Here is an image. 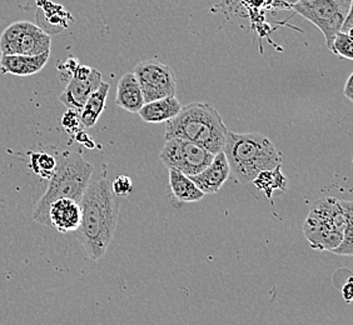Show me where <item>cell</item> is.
Instances as JSON below:
<instances>
[{"label": "cell", "instance_id": "d6986e66", "mask_svg": "<svg viewBox=\"0 0 353 325\" xmlns=\"http://www.w3.org/2000/svg\"><path fill=\"white\" fill-rule=\"evenodd\" d=\"M55 165H57V159L47 153H33L30 156V168L33 169L35 174L48 180L53 176Z\"/></svg>", "mask_w": 353, "mask_h": 325}, {"label": "cell", "instance_id": "4fadbf2b", "mask_svg": "<svg viewBox=\"0 0 353 325\" xmlns=\"http://www.w3.org/2000/svg\"><path fill=\"white\" fill-rule=\"evenodd\" d=\"M50 56V52L39 55H1L0 69L3 74L28 75L37 74L46 67Z\"/></svg>", "mask_w": 353, "mask_h": 325}, {"label": "cell", "instance_id": "3957f363", "mask_svg": "<svg viewBox=\"0 0 353 325\" xmlns=\"http://www.w3.org/2000/svg\"><path fill=\"white\" fill-rule=\"evenodd\" d=\"M228 128L216 109L207 103H190L165 122V140L179 138L218 154L223 150Z\"/></svg>", "mask_w": 353, "mask_h": 325}, {"label": "cell", "instance_id": "2e32d148", "mask_svg": "<svg viewBox=\"0 0 353 325\" xmlns=\"http://www.w3.org/2000/svg\"><path fill=\"white\" fill-rule=\"evenodd\" d=\"M109 89H110V85L108 83L103 81L101 87L90 94L88 101L85 102L82 110L79 112L81 124L84 128H93L98 122L99 116H102V113L105 109Z\"/></svg>", "mask_w": 353, "mask_h": 325}, {"label": "cell", "instance_id": "277c9868", "mask_svg": "<svg viewBox=\"0 0 353 325\" xmlns=\"http://www.w3.org/2000/svg\"><path fill=\"white\" fill-rule=\"evenodd\" d=\"M353 231V203L327 197L313 203L303 224V233L311 248L333 251L347 233Z\"/></svg>", "mask_w": 353, "mask_h": 325}, {"label": "cell", "instance_id": "6da1fadb", "mask_svg": "<svg viewBox=\"0 0 353 325\" xmlns=\"http://www.w3.org/2000/svg\"><path fill=\"white\" fill-rule=\"evenodd\" d=\"M82 219L74 231L77 239L92 260L104 257L116 233L119 198L112 190L108 179L90 182L79 202Z\"/></svg>", "mask_w": 353, "mask_h": 325}, {"label": "cell", "instance_id": "d4e9b609", "mask_svg": "<svg viewBox=\"0 0 353 325\" xmlns=\"http://www.w3.org/2000/svg\"><path fill=\"white\" fill-rule=\"evenodd\" d=\"M353 73L350 74V76L347 78L346 84H345V88H343V95L346 96L347 99L350 102H353Z\"/></svg>", "mask_w": 353, "mask_h": 325}, {"label": "cell", "instance_id": "7402d4cb", "mask_svg": "<svg viewBox=\"0 0 353 325\" xmlns=\"http://www.w3.org/2000/svg\"><path fill=\"white\" fill-rule=\"evenodd\" d=\"M79 124H81V116H79V112H77V110L69 109L68 112L61 118V125L67 132H74Z\"/></svg>", "mask_w": 353, "mask_h": 325}, {"label": "cell", "instance_id": "ac0fdd59", "mask_svg": "<svg viewBox=\"0 0 353 325\" xmlns=\"http://www.w3.org/2000/svg\"><path fill=\"white\" fill-rule=\"evenodd\" d=\"M281 169L282 165H277L273 169L263 170L252 182L257 190L265 193L268 199H271L276 190L285 193L287 189V178Z\"/></svg>", "mask_w": 353, "mask_h": 325}, {"label": "cell", "instance_id": "5b68a950", "mask_svg": "<svg viewBox=\"0 0 353 325\" xmlns=\"http://www.w3.org/2000/svg\"><path fill=\"white\" fill-rule=\"evenodd\" d=\"M93 165L78 153H65L57 160L54 173L49 179L47 191L37 203L33 219L37 223L49 227V207L58 199H72L81 202L90 183Z\"/></svg>", "mask_w": 353, "mask_h": 325}, {"label": "cell", "instance_id": "8992f818", "mask_svg": "<svg viewBox=\"0 0 353 325\" xmlns=\"http://www.w3.org/2000/svg\"><path fill=\"white\" fill-rule=\"evenodd\" d=\"M352 3L353 0H299L290 8L319 28L327 47L331 48L334 35L352 10Z\"/></svg>", "mask_w": 353, "mask_h": 325}, {"label": "cell", "instance_id": "9c48e42d", "mask_svg": "<svg viewBox=\"0 0 353 325\" xmlns=\"http://www.w3.org/2000/svg\"><path fill=\"white\" fill-rule=\"evenodd\" d=\"M142 90L144 103L176 95V81L173 69L157 61H141L133 70Z\"/></svg>", "mask_w": 353, "mask_h": 325}, {"label": "cell", "instance_id": "ba28073f", "mask_svg": "<svg viewBox=\"0 0 353 325\" xmlns=\"http://www.w3.org/2000/svg\"><path fill=\"white\" fill-rule=\"evenodd\" d=\"M214 154L194 143L170 138L164 143L161 160L168 169H176L184 176H196L212 162Z\"/></svg>", "mask_w": 353, "mask_h": 325}, {"label": "cell", "instance_id": "603a6c76", "mask_svg": "<svg viewBox=\"0 0 353 325\" xmlns=\"http://www.w3.org/2000/svg\"><path fill=\"white\" fill-rule=\"evenodd\" d=\"M353 279L350 277L346 282V284L342 286V297L345 299L347 304H350L353 299Z\"/></svg>", "mask_w": 353, "mask_h": 325}, {"label": "cell", "instance_id": "7a4b0ae2", "mask_svg": "<svg viewBox=\"0 0 353 325\" xmlns=\"http://www.w3.org/2000/svg\"><path fill=\"white\" fill-rule=\"evenodd\" d=\"M231 176L241 184H248L263 170L282 165V154L261 133H234L228 130L222 150Z\"/></svg>", "mask_w": 353, "mask_h": 325}, {"label": "cell", "instance_id": "52a82bcc", "mask_svg": "<svg viewBox=\"0 0 353 325\" xmlns=\"http://www.w3.org/2000/svg\"><path fill=\"white\" fill-rule=\"evenodd\" d=\"M50 47V35L29 21H15L0 35L1 55H39Z\"/></svg>", "mask_w": 353, "mask_h": 325}, {"label": "cell", "instance_id": "5bb4252c", "mask_svg": "<svg viewBox=\"0 0 353 325\" xmlns=\"http://www.w3.org/2000/svg\"><path fill=\"white\" fill-rule=\"evenodd\" d=\"M182 107V103L178 101L176 95H173L153 102L144 103L138 114L144 123L159 124L174 118L181 112Z\"/></svg>", "mask_w": 353, "mask_h": 325}, {"label": "cell", "instance_id": "30bf717a", "mask_svg": "<svg viewBox=\"0 0 353 325\" xmlns=\"http://www.w3.org/2000/svg\"><path fill=\"white\" fill-rule=\"evenodd\" d=\"M102 83V74L97 69H92L87 79H77L72 76L67 88L59 96V101L67 108L81 112L90 94L99 88Z\"/></svg>", "mask_w": 353, "mask_h": 325}, {"label": "cell", "instance_id": "8fae6325", "mask_svg": "<svg viewBox=\"0 0 353 325\" xmlns=\"http://www.w3.org/2000/svg\"><path fill=\"white\" fill-rule=\"evenodd\" d=\"M230 176V165L227 162L223 151H219L213 156L212 162L201 173L190 178V180L197 185L198 189L203 191L204 194H216L228 180Z\"/></svg>", "mask_w": 353, "mask_h": 325}, {"label": "cell", "instance_id": "7c38bea8", "mask_svg": "<svg viewBox=\"0 0 353 325\" xmlns=\"http://www.w3.org/2000/svg\"><path fill=\"white\" fill-rule=\"evenodd\" d=\"M49 225L54 229L67 234V233H74L82 219V210L78 202L72 199H58L49 207Z\"/></svg>", "mask_w": 353, "mask_h": 325}, {"label": "cell", "instance_id": "9a60e30c", "mask_svg": "<svg viewBox=\"0 0 353 325\" xmlns=\"http://www.w3.org/2000/svg\"><path fill=\"white\" fill-rule=\"evenodd\" d=\"M116 104L125 112L138 113L144 104L142 90L133 72L123 75L117 87Z\"/></svg>", "mask_w": 353, "mask_h": 325}, {"label": "cell", "instance_id": "e0dca14e", "mask_svg": "<svg viewBox=\"0 0 353 325\" xmlns=\"http://www.w3.org/2000/svg\"><path fill=\"white\" fill-rule=\"evenodd\" d=\"M170 170V185L172 194L182 203H196L203 199V191L190 180V176L176 169Z\"/></svg>", "mask_w": 353, "mask_h": 325}, {"label": "cell", "instance_id": "4316f807", "mask_svg": "<svg viewBox=\"0 0 353 325\" xmlns=\"http://www.w3.org/2000/svg\"><path fill=\"white\" fill-rule=\"evenodd\" d=\"M281 1H283V3L287 4L288 7H291V6H293V4H296L299 0H281Z\"/></svg>", "mask_w": 353, "mask_h": 325}, {"label": "cell", "instance_id": "44dd1931", "mask_svg": "<svg viewBox=\"0 0 353 325\" xmlns=\"http://www.w3.org/2000/svg\"><path fill=\"white\" fill-rule=\"evenodd\" d=\"M110 185H112L113 193L118 198L127 197L133 191V180L130 176H118Z\"/></svg>", "mask_w": 353, "mask_h": 325}, {"label": "cell", "instance_id": "cb8c5ba5", "mask_svg": "<svg viewBox=\"0 0 353 325\" xmlns=\"http://www.w3.org/2000/svg\"><path fill=\"white\" fill-rule=\"evenodd\" d=\"M352 10L347 14L346 19L343 21L342 25H341L340 32H342V33H346V34H352L353 33Z\"/></svg>", "mask_w": 353, "mask_h": 325}, {"label": "cell", "instance_id": "ffe728a7", "mask_svg": "<svg viewBox=\"0 0 353 325\" xmlns=\"http://www.w3.org/2000/svg\"><path fill=\"white\" fill-rule=\"evenodd\" d=\"M330 50L333 54L340 56L342 59L352 61L353 59V38L352 34H346L339 32L333 38L332 45Z\"/></svg>", "mask_w": 353, "mask_h": 325}, {"label": "cell", "instance_id": "484cf974", "mask_svg": "<svg viewBox=\"0 0 353 325\" xmlns=\"http://www.w3.org/2000/svg\"><path fill=\"white\" fill-rule=\"evenodd\" d=\"M88 140H90V138H89L85 133H78V134H77V142L83 143V144H85L89 148H92V145L89 144Z\"/></svg>", "mask_w": 353, "mask_h": 325}]
</instances>
